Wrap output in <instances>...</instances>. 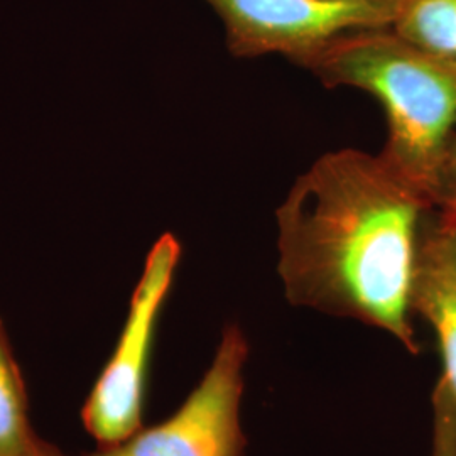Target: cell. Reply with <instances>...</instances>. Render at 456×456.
<instances>
[{"label": "cell", "instance_id": "obj_11", "mask_svg": "<svg viewBox=\"0 0 456 456\" xmlns=\"http://www.w3.org/2000/svg\"><path fill=\"white\" fill-rule=\"evenodd\" d=\"M22 456H66L58 450V448H54L53 444H49L46 441L39 440V438H36L33 441V444L29 446V450L24 453Z\"/></svg>", "mask_w": 456, "mask_h": 456}, {"label": "cell", "instance_id": "obj_9", "mask_svg": "<svg viewBox=\"0 0 456 456\" xmlns=\"http://www.w3.org/2000/svg\"><path fill=\"white\" fill-rule=\"evenodd\" d=\"M431 456H456V408L448 386L440 379L433 392Z\"/></svg>", "mask_w": 456, "mask_h": 456}, {"label": "cell", "instance_id": "obj_1", "mask_svg": "<svg viewBox=\"0 0 456 456\" xmlns=\"http://www.w3.org/2000/svg\"><path fill=\"white\" fill-rule=\"evenodd\" d=\"M433 208L382 152H326L277 208V271L288 301L374 326L418 354L412 288Z\"/></svg>", "mask_w": 456, "mask_h": 456}, {"label": "cell", "instance_id": "obj_4", "mask_svg": "<svg viewBox=\"0 0 456 456\" xmlns=\"http://www.w3.org/2000/svg\"><path fill=\"white\" fill-rule=\"evenodd\" d=\"M248 343L237 325L224 330L212 363L181 408L163 423L88 456H242L240 423Z\"/></svg>", "mask_w": 456, "mask_h": 456}, {"label": "cell", "instance_id": "obj_5", "mask_svg": "<svg viewBox=\"0 0 456 456\" xmlns=\"http://www.w3.org/2000/svg\"><path fill=\"white\" fill-rule=\"evenodd\" d=\"M220 16L230 53L239 58L288 56L296 65L335 37L391 28L399 0H207Z\"/></svg>", "mask_w": 456, "mask_h": 456}, {"label": "cell", "instance_id": "obj_10", "mask_svg": "<svg viewBox=\"0 0 456 456\" xmlns=\"http://www.w3.org/2000/svg\"><path fill=\"white\" fill-rule=\"evenodd\" d=\"M436 208H440V213L436 216L438 225L444 230H456V141L446 166Z\"/></svg>", "mask_w": 456, "mask_h": 456}, {"label": "cell", "instance_id": "obj_8", "mask_svg": "<svg viewBox=\"0 0 456 456\" xmlns=\"http://www.w3.org/2000/svg\"><path fill=\"white\" fill-rule=\"evenodd\" d=\"M36 438L26 386L0 320V456H22Z\"/></svg>", "mask_w": 456, "mask_h": 456}, {"label": "cell", "instance_id": "obj_12", "mask_svg": "<svg viewBox=\"0 0 456 456\" xmlns=\"http://www.w3.org/2000/svg\"><path fill=\"white\" fill-rule=\"evenodd\" d=\"M438 224V222H436ZM440 227V225H438ZM441 233H443V240H444V247H446V252L450 256V261L453 264L456 271V230H444L441 228Z\"/></svg>", "mask_w": 456, "mask_h": 456}, {"label": "cell", "instance_id": "obj_3", "mask_svg": "<svg viewBox=\"0 0 456 456\" xmlns=\"http://www.w3.org/2000/svg\"><path fill=\"white\" fill-rule=\"evenodd\" d=\"M180 257V242L171 233L159 237L147 254L114 354L83 408V424L100 446L127 440L142 428L154 333Z\"/></svg>", "mask_w": 456, "mask_h": 456}, {"label": "cell", "instance_id": "obj_13", "mask_svg": "<svg viewBox=\"0 0 456 456\" xmlns=\"http://www.w3.org/2000/svg\"><path fill=\"white\" fill-rule=\"evenodd\" d=\"M325 2H359V0H325Z\"/></svg>", "mask_w": 456, "mask_h": 456}, {"label": "cell", "instance_id": "obj_7", "mask_svg": "<svg viewBox=\"0 0 456 456\" xmlns=\"http://www.w3.org/2000/svg\"><path fill=\"white\" fill-rule=\"evenodd\" d=\"M391 29L414 48L456 66V0H399Z\"/></svg>", "mask_w": 456, "mask_h": 456}, {"label": "cell", "instance_id": "obj_2", "mask_svg": "<svg viewBox=\"0 0 456 456\" xmlns=\"http://www.w3.org/2000/svg\"><path fill=\"white\" fill-rule=\"evenodd\" d=\"M299 66L328 86L360 88L382 103L389 124L382 156L436 208L456 141V66L391 28L342 34Z\"/></svg>", "mask_w": 456, "mask_h": 456}, {"label": "cell", "instance_id": "obj_6", "mask_svg": "<svg viewBox=\"0 0 456 456\" xmlns=\"http://www.w3.org/2000/svg\"><path fill=\"white\" fill-rule=\"evenodd\" d=\"M412 311L433 326L443 359L441 379L456 408V271L435 222L424 220L412 288Z\"/></svg>", "mask_w": 456, "mask_h": 456}]
</instances>
